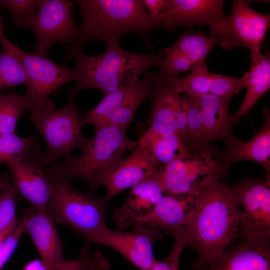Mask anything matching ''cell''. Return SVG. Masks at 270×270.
Returning a JSON list of instances; mask_svg holds the SVG:
<instances>
[{
	"mask_svg": "<svg viewBox=\"0 0 270 270\" xmlns=\"http://www.w3.org/2000/svg\"><path fill=\"white\" fill-rule=\"evenodd\" d=\"M223 6L222 0H166L162 28L172 32L180 26H205L220 42L226 17Z\"/></svg>",
	"mask_w": 270,
	"mask_h": 270,
	"instance_id": "12",
	"label": "cell"
},
{
	"mask_svg": "<svg viewBox=\"0 0 270 270\" xmlns=\"http://www.w3.org/2000/svg\"><path fill=\"white\" fill-rule=\"evenodd\" d=\"M186 246L182 240L174 238L172 248L168 255L161 260L156 259L150 270H179L180 256Z\"/></svg>",
	"mask_w": 270,
	"mask_h": 270,
	"instance_id": "38",
	"label": "cell"
},
{
	"mask_svg": "<svg viewBox=\"0 0 270 270\" xmlns=\"http://www.w3.org/2000/svg\"><path fill=\"white\" fill-rule=\"evenodd\" d=\"M262 112L263 126L250 140L244 142L232 136L225 140L226 148L220 150L218 158L227 170L236 162L252 160L264 168L266 178L270 180V112L268 107Z\"/></svg>",
	"mask_w": 270,
	"mask_h": 270,
	"instance_id": "18",
	"label": "cell"
},
{
	"mask_svg": "<svg viewBox=\"0 0 270 270\" xmlns=\"http://www.w3.org/2000/svg\"><path fill=\"white\" fill-rule=\"evenodd\" d=\"M6 42L20 60L24 68L26 83L23 94L26 110L30 116L43 115L55 110L50 96L59 88L72 81H78L79 71L57 64L46 56L22 50L6 38Z\"/></svg>",
	"mask_w": 270,
	"mask_h": 270,
	"instance_id": "6",
	"label": "cell"
},
{
	"mask_svg": "<svg viewBox=\"0 0 270 270\" xmlns=\"http://www.w3.org/2000/svg\"><path fill=\"white\" fill-rule=\"evenodd\" d=\"M0 94L3 90L19 84L26 85V76L22 65L6 42L4 36L0 42Z\"/></svg>",
	"mask_w": 270,
	"mask_h": 270,
	"instance_id": "30",
	"label": "cell"
},
{
	"mask_svg": "<svg viewBox=\"0 0 270 270\" xmlns=\"http://www.w3.org/2000/svg\"><path fill=\"white\" fill-rule=\"evenodd\" d=\"M37 137H20L11 134L0 136V163L11 160L40 161L42 156Z\"/></svg>",
	"mask_w": 270,
	"mask_h": 270,
	"instance_id": "28",
	"label": "cell"
},
{
	"mask_svg": "<svg viewBox=\"0 0 270 270\" xmlns=\"http://www.w3.org/2000/svg\"><path fill=\"white\" fill-rule=\"evenodd\" d=\"M157 173L132 188L126 201L113 212V219L121 230L133 226L154 209L164 196Z\"/></svg>",
	"mask_w": 270,
	"mask_h": 270,
	"instance_id": "19",
	"label": "cell"
},
{
	"mask_svg": "<svg viewBox=\"0 0 270 270\" xmlns=\"http://www.w3.org/2000/svg\"><path fill=\"white\" fill-rule=\"evenodd\" d=\"M47 174L52 186L47 207L49 216L56 223L69 227L87 241L94 242L107 227L106 202L94 194L77 190L70 180Z\"/></svg>",
	"mask_w": 270,
	"mask_h": 270,
	"instance_id": "5",
	"label": "cell"
},
{
	"mask_svg": "<svg viewBox=\"0 0 270 270\" xmlns=\"http://www.w3.org/2000/svg\"><path fill=\"white\" fill-rule=\"evenodd\" d=\"M166 79L180 94L194 96L212 94L232 98L246 88L247 74L246 72L242 77L235 78L212 74L203 64L197 66L188 75Z\"/></svg>",
	"mask_w": 270,
	"mask_h": 270,
	"instance_id": "16",
	"label": "cell"
},
{
	"mask_svg": "<svg viewBox=\"0 0 270 270\" xmlns=\"http://www.w3.org/2000/svg\"><path fill=\"white\" fill-rule=\"evenodd\" d=\"M42 0H0V8L10 12L16 29L28 28Z\"/></svg>",
	"mask_w": 270,
	"mask_h": 270,
	"instance_id": "35",
	"label": "cell"
},
{
	"mask_svg": "<svg viewBox=\"0 0 270 270\" xmlns=\"http://www.w3.org/2000/svg\"><path fill=\"white\" fill-rule=\"evenodd\" d=\"M6 164L10 170L12 184L16 194L28 201L32 208L47 212L52 186L40 162L11 160Z\"/></svg>",
	"mask_w": 270,
	"mask_h": 270,
	"instance_id": "17",
	"label": "cell"
},
{
	"mask_svg": "<svg viewBox=\"0 0 270 270\" xmlns=\"http://www.w3.org/2000/svg\"><path fill=\"white\" fill-rule=\"evenodd\" d=\"M149 98L152 103L148 128L143 134L153 136L178 134L186 140L184 96L158 74Z\"/></svg>",
	"mask_w": 270,
	"mask_h": 270,
	"instance_id": "13",
	"label": "cell"
},
{
	"mask_svg": "<svg viewBox=\"0 0 270 270\" xmlns=\"http://www.w3.org/2000/svg\"><path fill=\"white\" fill-rule=\"evenodd\" d=\"M158 74L148 72L134 84L132 92L123 104L110 114L102 124H108L126 128L133 120L141 104L149 98Z\"/></svg>",
	"mask_w": 270,
	"mask_h": 270,
	"instance_id": "26",
	"label": "cell"
},
{
	"mask_svg": "<svg viewBox=\"0 0 270 270\" xmlns=\"http://www.w3.org/2000/svg\"><path fill=\"white\" fill-rule=\"evenodd\" d=\"M11 178L8 172L0 174V194L4 188L10 183Z\"/></svg>",
	"mask_w": 270,
	"mask_h": 270,
	"instance_id": "40",
	"label": "cell"
},
{
	"mask_svg": "<svg viewBox=\"0 0 270 270\" xmlns=\"http://www.w3.org/2000/svg\"><path fill=\"white\" fill-rule=\"evenodd\" d=\"M134 84L105 94L96 106L84 112V124H92L95 128L102 125L108 116L125 101L132 92Z\"/></svg>",
	"mask_w": 270,
	"mask_h": 270,
	"instance_id": "31",
	"label": "cell"
},
{
	"mask_svg": "<svg viewBox=\"0 0 270 270\" xmlns=\"http://www.w3.org/2000/svg\"><path fill=\"white\" fill-rule=\"evenodd\" d=\"M250 0L232 1L230 14L226 16L219 42L225 50L246 47L252 52H261L270 24V14L258 12L250 6Z\"/></svg>",
	"mask_w": 270,
	"mask_h": 270,
	"instance_id": "11",
	"label": "cell"
},
{
	"mask_svg": "<svg viewBox=\"0 0 270 270\" xmlns=\"http://www.w3.org/2000/svg\"><path fill=\"white\" fill-rule=\"evenodd\" d=\"M138 141L146 154L160 168L198 150L192 148L178 134L158 136L142 134Z\"/></svg>",
	"mask_w": 270,
	"mask_h": 270,
	"instance_id": "25",
	"label": "cell"
},
{
	"mask_svg": "<svg viewBox=\"0 0 270 270\" xmlns=\"http://www.w3.org/2000/svg\"><path fill=\"white\" fill-rule=\"evenodd\" d=\"M73 5L68 0H42L28 28L35 34L38 53L46 56L54 44L64 46L75 40L78 28L73 20Z\"/></svg>",
	"mask_w": 270,
	"mask_h": 270,
	"instance_id": "10",
	"label": "cell"
},
{
	"mask_svg": "<svg viewBox=\"0 0 270 270\" xmlns=\"http://www.w3.org/2000/svg\"><path fill=\"white\" fill-rule=\"evenodd\" d=\"M202 270H270V236L242 235Z\"/></svg>",
	"mask_w": 270,
	"mask_h": 270,
	"instance_id": "15",
	"label": "cell"
},
{
	"mask_svg": "<svg viewBox=\"0 0 270 270\" xmlns=\"http://www.w3.org/2000/svg\"><path fill=\"white\" fill-rule=\"evenodd\" d=\"M164 59L159 75L162 78L177 76L180 72L192 70L196 66L184 54L171 46L163 48Z\"/></svg>",
	"mask_w": 270,
	"mask_h": 270,
	"instance_id": "36",
	"label": "cell"
},
{
	"mask_svg": "<svg viewBox=\"0 0 270 270\" xmlns=\"http://www.w3.org/2000/svg\"><path fill=\"white\" fill-rule=\"evenodd\" d=\"M142 2L150 17L162 24L161 19L166 0H142Z\"/></svg>",
	"mask_w": 270,
	"mask_h": 270,
	"instance_id": "39",
	"label": "cell"
},
{
	"mask_svg": "<svg viewBox=\"0 0 270 270\" xmlns=\"http://www.w3.org/2000/svg\"><path fill=\"white\" fill-rule=\"evenodd\" d=\"M219 150L210 144L162 166L157 177L164 193L196 196L213 179L226 178L228 170L218 158Z\"/></svg>",
	"mask_w": 270,
	"mask_h": 270,
	"instance_id": "7",
	"label": "cell"
},
{
	"mask_svg": "<svg viewBox=\"0 0 270 270\" xmlns=\"http://www.w3.org/2000/svg\"><path fill=\"white\" fill-rule=\"evenodd\" d=\"M218 42L216 36L199 30L180 35L171 47L186 56L196 67L206 64L208 56Z\"/></svg>",
	"mask_w": 270,
	"mask_h": 270,
	"instance_id": "29",
	"label": "cell"
},
{
	"mask_svg": "<svg viewBox=\"0 0 270 270\" xmlns=\"http://www.w3.org/2000/svg\"><path fill=\"white\" fill-rule=\"evenodd\" d=\"M20 220L24 232L30 236L41 260L57 263L64 259L62 243L54 220L48 212H42L31 206L22 210Z\"/></svg>",
	"mask_w": 270,
	"mask_h": 270,
	"instance_id": "21",
	"label": "cell"
},
{
	"mask_svg": "<svg viewBox=\"0 0 270 270\" xmlns=\"http://www.w3.org/2000/svg\"><path fill=\"white\" fill-rule=\"evenodd\" d=\"M160 168L138 144L104 180L102 186L106 188V194L104 198L106 202L111 200L122 190L154 175Z\"/></svg>",
	"mask_w": 270,
	"mask_h": 270,
	"instance_id": "20",
	"label": "cell"
},
{
	"mask_svg": "<svg viewBox=\"0 0 270 270\" xmlns=\"http://www.w3.org/2000/svg\"><path fill=\"white\" fill-rule=\"evenodd\" d=\"M16 191L10 183L0 194V243L16 228L18 222L16 214Z\"/></svg>",
	"mask_w": 270,
	"mask_h": 270,
	"instance_id": "34",
	"label": "cell"
},
{
	"mask_svg": "<svg viewBox=\"0 0 270 270\" xmlns=\"http://www.w3.org/2000/svg\"><path fill=\"white\" fill-rule=\"evenodd\" d=\"M242 236L240 220L228 184L214 178L197 195L192 214L174 237L198 254L192 270H202Z\"/></svg>",
	"mask_w": 270,
	"mask_h": 270,
	"instance_id": "1",
	"label": "cell"
},
{
	"mask_svg": "<svg viewBox=\"0 0 270 270\" xmlns=\"http://www.w3.org/2000/svg\"><path fill=\"white\" fill-rule=\"evenodd\" d=\"M228 186L235 204L242 236H270V180L246 177Z\"/></svg>",
	"mask_w": 270,
	"mask_h": 270,
	"instance_id": "9",
	"label": "cell"
},
{
	"mask_svg": "<svg viewBox=\"0 0 270 270\" xmlns=\"http://www.w3.org/2000/svg\"><path fill=\"white\" fill-rule=\"evenodd\" d=\"M24 233V224L20 220L14 230L0 243V270L14 252Z\"/></svg>",
	"mask_w": 270,
	"mask_h": 270,
	"instance_id": "37",
	"label": "cell"
},
{
	"mask_svg": "<svg viewBox=\"0 0 270 270\" xmlns=\"http://www.w3.org/2000/svg\"><path fill=\"white\" fill-rule=\"evenodd\" d=\"M82 17L75 40L69 48L65 62L77 53L84 52L90 40H100L107 46L118 45L122 36L128 33L138 34L152 48L149 36L152 32L162 28L150 16L142 0H76Z\"/></svg>",
	"mask_w": 270,
	"mask_h": 270,
	"instance_id": "2",
	"label": "cell"
},
{
	"mask_svg": "<svg viewBox=\"0 0 270 270\" xmlns=\"http://www.w3.org/2000/svg\"><path fill=\"white\" fill-rule=\"evenodd\" d=\"M94 136L78 156L71 155L61 162L42 165L50 175L84 181L94 194L105 178L123 160L125 153L133 150L138 141L126 134V128L104 124L96 128Z\"/></svg>",
	"mask_w": 270,
	"mask_h": 270,
	"instance_id": "4",
	"label": "cell"
},
{
	"mask_svg": "<svg viewBox=\"0 0 270 270\" xmlns=\"http://www.w3.org/2000/svg\"><path fill=\"white\" fill-rule=\"evenodd\" d=\"M76 68L80 78L70 89L61 92L68 98H74L78 92L86 88H96L104 95L133 84L146 70L161 66L163 49L152 54L133 53L118 45L107 46L102 53L87 56L84 52L76 54Z\"/></svg>",
	"mask_w": 270,
	"mask_h": 270,
	"instance_id": "3",
	"label": "cell"
},
{
	"mask_svg": "<svg viewBox=\"0 0 270 270\" xmlns=\"http://www.w3.org/2000/svg\"><path fill=\"white\" fill-rule=\"evenodd\" d=\"M26 110L23 95L0 94V136L15 133L18 120Z\"/></svg>",
	"mask_w": 270,
	"mask_h": 270,
	"instance_id": "33",
	"label": "cell"
},
{
	"mask_svg": "<svg viewBox=\"0 0 270 270\" xmlns=\"http://www.w3.org/2000/svg\"><path fill=\"white\" fill-rule=\"evenodd\" d=\"M162 238L158 229L138 224L129 231L114 230L106 227L94 242L112 248L140 270H150L156 260L153 245Z\"/></svg>",
	"mask_w": 270,
	"mask_h": 270,
	"instance_id": "14",
	"label": "cell"
},
{
	"mask_svg": "<svg viewBox=\"0 0 270 270\" xmlns=\"http://www.w3.org/2000/svg\"><path fill=\"white\" fill-rule=\"evenodd\" d=\"M186 116V139L190 146L200 149L210 144L205 138L202 114L197 96L185 95Z\"/></svg>",
	"mask_w": 270,
	"mask_h": 270,
	"instance_id": "32",
	"label": "cell"
},
{
	"mask_svg": "<svg viewBox=\"0 0 270 270\" xmlns=\"http://www.w3.org/2000/svg\"><path fill=\"white\" fill-rule=\"evenodd\" d=\"M196 204V196L164 195L153 211L136 223L169 233L174 236L181 230Z\"/></svg>",
	"mask_w": 270,
	"mask_h": 270,
	"instance_id": "22",
	"label": "cell"
},
{
	"mask_svg": "<svg viewBox=\"0 0 270 270\" xmlns=\"http://www.w3.org/2000/svg\"><path fill=\"white\" fill-rule=\"evenodd\" d=\"M4 19L0 14V42L4 36Z\"/></svg>",
	"mask_w": 270,
	"mask_h": 270,
	"instance_id": "41",
	"label": "cell"
},
{
	"mask_svg": "<svg viewBox=\"0 0 270 270\" xmlns=\"http://www.w3.org/2000/svg\"><path fill=\"white\" fill-rule=\"evenodd\" d=\"M201 107L205 138L210 144L216 140H226L231 136L234 125L230 114L232 98L212 94L197 96Z\"/></svg>",
	"mask_w": 270,
	"mask_h": 270,
	"instance_id": "23",
	"label": "cell"
},
{
	"mask_svg": "<svg viewBox=\"0 0 270 270\" xmlns=\"http://www.w3.org/2000/svg\"><path fill=\"white\" fill-rule=\"evenodd\" d=\"M110 266L100 251L88 254L84 247L78 259H65L57 263H49L40 259L28 262L22 270H108Z\"/></svg>",
	"mask_w": 270,
	"mask_h": 270,
	"instance_id": "27",
	"label": "cell"
},
{
	"mask_svg": "<svg viewBox=\"0 0 270 270\" xmlns=\"http://www.w3.org/2000/svg\"><path fill=\"white\" fill-rule=\"evenodd\" d=\"M68 102L58 110H54L30 119L36 130L44 137L47 151L42 154L40 162L42 165L58 162L66 158L75 150H83L89 142L82 131L83 115L74 102V98H68Z\"/></svg>",
	"mask_w": 270,
	"mask_h": 270,
	"instance_id": "8",
	"label": "cell"
},
{
	"mask_svg": "<svg viewBox=\"0 0 270 270\" xmlns=\"http://www.w3.org/2000/svg\"><path fill=\"white\" fill-rule=\"evenodd\" d=\"M251 64L246 72V92L238 110L232 114L234 125L247 114L270 88V54L250 53Z\"/></svg>",
	"mask_w": 270,
	"mask_h": 270,
	"instance_id": "24",
	"label": "cell"
}]
</instances>
